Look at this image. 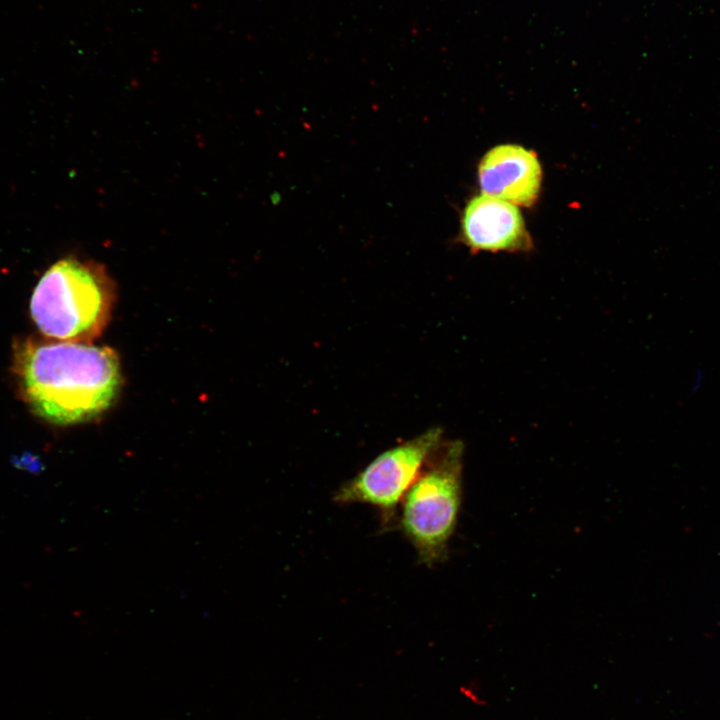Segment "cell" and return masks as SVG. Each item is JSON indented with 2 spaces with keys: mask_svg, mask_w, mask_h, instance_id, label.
<instances>
[{
  "mask_svg": "<svg viewBox=\"0 0 720 720\" xmlns=\"http://www.w3.org/2000/svg\"><path fill=\"white\" fill-rule=\"evenodd\" d=\"M461 235L472 251L516 252L532 247L517 206L485 194L475 196L467 203Z\"/></svg>",
  "mask_w": 720,
  "mask_h": 720,
  "instance_id": "6",
  "label": "cell"
},
{
  "mask_svg": "<svg viewBox=\"0 0 720 720\" xmlns=\"http://www.w3.org/2000/svg\"><path fill=\"white\" fill-rule=\"evenodd\" d=\"M478 182L483 194L528 207L539 196L542 169L533 151L514 144L499 145L482 157Z\"/></svg>",
  "mask_w": 720,
  "mask_h": 720,
  "instance_id": "5",
  "label": "cell"
},
{
  "mask_svg": "<svg viewBox=\"0 0 720 720\" xmlns=\"http://www.w3.org/2000/svg\"><path fill=\"white\" fill-rule=\"evenodd\" d=\"M702 378H703L702 371L697 370V374H696V377H695V380H694L693 386H692V392H695L696 390L699 389L701 382H702Z\"/></svg>",
  "mask_w": 720,
  "mask_h": 720,
  "instance_id": "7",
  "label": "cell"
},
{
  "mask_svg": "<svg viewBox=\"0 0 720 720\" xmlns=\"http://www.w3.org/2000/svg\"><path fill=\"white\" fill-rule=\"evenodd\" d=\"M463 453L461 441H443L400 503V529L427 566L447 557L461 506Z\"/></svg>",
  "mask_w": 720,
  "mask_h": 720,
  "instance_id": "3",
  "label": "cell"
},
{
  "mask_svg": "<svg viewBox=\"0 0 720 720\" xmlns=\"http://www.w3.org/2000/svg\"><path fill=\"white\" fill-rule=\"evenodd\" d=\"M443 441L442 430L431 428L382 452L338 488L334 501L370 505L386 517L392 516Z\"/></svg>",
  "mask_w": 720,
  "mask_h": 720,
  "instance_id": "4",
  "label": "cell"
},
{
  "mask_svg": "<svg viewBox=\"0 0 720 720\" xmlns=\"http://www.w3.org/2000/svg\"><path fill=\"white\" fill-rule=\"evenodd\" d=\"M115 300V283L103 265L67 257L42 275L30 312L45 337L87 344L107 327Z\"/></svg>",
  "mask_w": 720,
  "mask_h": 720,
  "instance_id": "2",
  "label": "cell"
},
{
  "mask_svg": "<svg viewBox=\"0 0 720 720\" xmlns=\"http://www.w3.org/2000/svg\"><path fill=\"white\" fill-rule=\"evenodd\" d=\"M12 371L32 413L60 426L102 414L122 384L120 360L112 348L51 339L18 342Z\"/></svg>",
  "mask_w": 720,
  "mask_h": 720,
  "instance_id": "1",
  "label": "cell"
}]
</instances>
